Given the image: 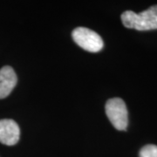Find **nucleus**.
I'll list each match as a JSON object with an SVG mask.
<instances>
[{
	"mask_svg": "<svg viewBox=\"0 0 157 157\" xmlns=\"http://www.w3.org/2000/svg\"><path fill=\"white\" fill-rule=\"evenodd\" d=\"M73 39L74 42L90 52H98L103 48V40L95 32L86 27H78L73 31Z\"/></svg>",
	"mask_w": 157,
	"mask_h": 157,
	"instance_id": "7ed1b4c3",
	"label": "nucleus"
},
{
	"mask_svg": "<svg viewBox=\"0 0 157 157\" xmlns=\"http://www.w3.org/2000/svg\"><path fill=\"white\" fill-rule=\"evenodd\" d=\"M121 21L125 27L137 31H148L157 29V5L135 13L133 11H126L121 14Z\"/></svg>",
	"mask_w": 157,
	"mask_h": 157,
	"instance_id": "f257e3e1",
	"label": "nucleus"
},
{
	"mask_svg": "<svg viewBox=\"0 0 157 157\" xmlns=\"http://www.w3.org/2000/svg\"><path fill=\"white\" fill-rule=\"evenodd\" d=\"M140 157H157V146L156 145H146L140 150Z\"/></svg>",
	"mask_w": 157,
	"mask_h": 157,
	"instance_id": "423d86ee",
	"label": "nucleus"
},
{
	"mask_svg": "<svg viewBox=\"0 0 157 157\" xmlns=\"http://www.w3.org/2000/svg\"><path fill=\"white\" fill-rule=\"evenodd\" d=\"M20 129L16 121L10 119L0 120V142L7 146L17 144L19 140Z\"/></svg>",
	"mask_w": 157,
	"mask_h": 157,
	"instance_id": "20e7f679",
	"label": "nucleus"
},
{
	"mask_svg": "<svg viewBox=\"0 0 157 157\" xmlns=\"http://www.w3.org/2000/svg\"><path fill=\"white\" fill-rule=\"evenodd\" d=\"M17 78L13 68L6 66L0 69V99H5L16 86Z\"/></svg>",
	"mask_w": 157,
	"mask_h": 157,
	"instance_id": "39448f33",
	"label": "nucleus"
},
{
	"mask_svg": "<svg viewBox=\"0 0 157 157\" xmlns=\"http://www.w3.org/2000/svg\"><path fill=\"white\" fill-rule=\"evenodd\" d=\"M106 113L117 130H126L128 125V112L123 100L113 98L106 103Z\"/></svg>",
	"mask_w": 157,
	"mask_h": 157,
	"instance_id": "f03ea898",
	"label": "nucleus"
}]
</instances>
